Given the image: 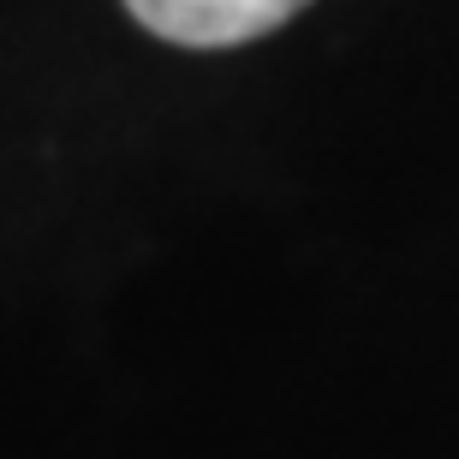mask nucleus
<instances>
[{
  "instance_id": "obj_1",
  "label": "nucleus",
  "mask_w": 459,
  "mask_h": 459,
  "mask_svg": "<svg viewBox=\"0 0 459 459\" xmlns=\"http://www.w3.org/2000/svg\"><path fill=\"white\" fill-rule=\"evenodd\" d=\"M143 30L179 48H238L256 36L281 30L310 0H126Z\"/></svg>"
}]
</instances>
